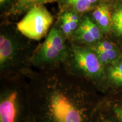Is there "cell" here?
Returning a JSON list of instances; mask_svg holds the SVG:
<instances>
[{
    "instance_id": "cell-1",
    "label": "cell",
    "mask_w": 122,
    "mask_h": 122,
    "mask_svg": "<svg viewBox=\"0 0 122 122\" xmlns=\"http://www.w3.org/2000/svg\"><path fill=\"white\" fill-rule=\"evenodd\" d=\"M27 88L28 122H94L89 85L51 75L32 79Z\"/></svg>"
},
{
    "instance_id": "cell-2",
    "label": "cell",
    "mask_w": 122,
    "mask_h": 122,
    "mask_svg": "<svg viewBox=\"0 0 122 122\" xmlns=\"http://www.w3.org/2000/svg\"><path fill=\"white\" fill-rule=\"evenodd\" d=\"M67 63L72 75L97 84L106 78L105 67L91 47L72 44Z\"/></svg>"
},
{
    "instance_id": "cell-3",
    "label": "cell",
    "mask_w": 122,
    "mask_h": 122,
    "mask_svg": "<svg viewBox=\"0 0 122 122\" xmlns=\"http://www.w3.org/2000/svg\"><path fill=\"white\" fill-rule=\"evenodd\" d=\"M27 84L4 85L0 95V122H28Z\"/></svg>"
},
{
    "instance_id": "cell-4",
    "label": "cell",
    "mask_w": 122,
    "mask_h": 122,
    "mask_svg": "<svg viewBox=\"0 0 122 122\" xmlns=\"http://www.w3.org/2000/svg\"><path fill=\"white\" fill-rule=\"evenodd\" d=\"M65 39L57 22L33 54L30 59L31 63L37 67L52 66L67 63L70 50Z\"/></svg>"
},
{
    "instance_id": "cell-5",
    "label": "cell",
    "mask_w": 122,
    "mask_h": 122,
    "mask_svg": "<svg viewBox=\"0 0 122 122\" xmlns=\"http://www.w3.org/2000/svg\"><path fill=\"white\" fill-rule=\"evenodd\" d=\"M54 18L44 5L31 9L16 24V28L29 39L39 41L45 37L53 24Z\"/></svg>"
},
{
    "instance_id": "cell-6",
    "label": "cell",
    "mask_w": 122,
    "mask_h": 122,
    "mask_svg": "<svg viewBox=\"0 0 122 122\" xmlns=\"http://www.w3.org/2000/svg\"><path fill=\"white\" fill-rule=\"evenodd\" d=\"M23 48L13 33L4 29L0 34V70L1 73L11 72L22 62Z\"/></svg>"
},
{
    "instance_id": "cell-7",
    "label": "cell",
    "mask_w": 122,
    "mask_h": 122,
    "mask_svg": "<svg viewBox=\"0 0 122 122\" xmlns=\"http://www.w3.org/2000/svg\"><path fill=\"white\" fill-rule=\"evenodd\" d=\"M102 33L91 15L85 14L82 15L81 23L72 39L85 46H93L101 40Z\"/></svg>"
},
{
    "instance_id": "cell-8",
    "label": "cell",
    "mask_w": 122,
    "mask_h": 122,
    "mask_svg": "<svg viewBox=\"0 0 122 122\" xmlns=\"http://www.w3.org/2000/svg\"><path fill=\"white\" fill-rule=\"evenodd\" d=\"M103 0H57L61 13L73 11L83 15L101 4Z\"/></svg>"
},
{
    "instance_id": "cell-9",
    "label": "cell",
    "mask_w": 122,
    "mask_h": 122,
    "mask_svg": "<svg viewBox=\"0 0 122 122\" xmlns=\"http://www.w3.org/2000/svg\"><path fill=\"white\" fill-rule=\"evenodd\" d=\"M90 47L96 51L105 67L115 62L121 56L116 46L109 41L101 40L96 45Z\"/></svg>"
},
{
    "instance_id": "cell-10",
    "label": "cell",
    "mask_w": 122,
    "mask_h": 122,
    "mask_svg": "<svg viewBox=\"0 0 122 122\" xmlns=\"http://www.w3.org/2000/svg\"><path fill=\"white\" fill-rule=\"evenodd\" d=\"M91 16L102 33H107L111 30V14L106 4L99 5L91 11Z\"/></svg>"
},
{
    "instance_id": "cell-11",
    "label": "cell",
    "mask_w": 122,
    "mask_h": 122,
    "mask_svg": "<svg viewBox=\"0 0 122 122\" xmlns=\"http://www.w3.org/2000/svg\"><path fill=\"white\" fill-rule=\"evenodd\" d=\"M54 1H57V0H15L6 14L11 16L19 15L27 13L33 7Z\"/></svg>"
},
{
    "instance_id": "cell-12",
    "label": "cell",
    "mask_w": 122,
    "mask_h": 122,
    "mask_svg": "<svg viewBox=\"0 0 122 122\" xmlns=\"http://www.w3.org/2000/svg\"><path fill=\"white\" fill-rule=\"evenodd\" d=\"M106 75L109 81L114 86H122V56L108 66Z\"/></svg>"
},
{
    "instance_id": "cell-13",
    "label": "cell",
    "mask_w": 122,
    "mask_h": 122,
    "mask_svg": "<svg viewBox=\"0 0 122 122\" xmlns=\"http://www.w3.org/2000/svg\"><path fill=\"white\" fill-rule=\"evenodd\" d=\"M111 14V29L122 37V5L115 7Z\"/></svg>"
},
{
    "instance_id": "cell-14",
    "label": "cell",
    "mask_w": 122,
    "mask_h": 122,
    "mask_svg": "<svg viewBox=\"0 0 122 122\" xmlns=\"http://www.w3.org/2000/svg\"><path fill=\"white\" fill-rule=\"evenodd\" d=\"M58 22L61 32L63 34L64 37L67 39H72L74 32H72L69 20L64 12L61 13Z\"/></svg>"
},
{
    "instance_id": "cell-15",
    "label": "cell",
    "mask_w": 122,
    "mask_h": 122,
    "mask_svg": "<svg viewBox=\"0 0 122 122\" xmlns=\"http://www.w3.org/2000/svg\"><path fill=\"white\" fill-rule=\"evenodd\" d=\"M112 111L114 115L122 122V103H118L113 105Z\"/></svg>"
},
{
    "instance_id": "cell-16",
    "label": "cell",
    "mask_w": 122,
    "mask_h": 122,
    "mask_svg": "<svg viewBox=\"0 0 122 122\" xmlns=\"http://www.w3.org/2000/svg\"><path fill=\"white\" fill-rule=\"evenodd\" d=\"M94 122H121L116 117L115 119L112 118V117L108 116H100L94 117Z\"/></svg>"
},
{
    "instance_id": "cell-17",
    "label": "cell",
    "mask_w": 122,
    "mask_h": 122,
    "mask_svg": "<svg viewBox=\"0 0 122 122\" xmlns=\"http://www.w3.org/2000/svg\"><path fill=\"white\" fill-rule=\"evenodd\" d=\"M15 0H0V7L1 9H9Z\"/></svg>"
}]
</instances>
